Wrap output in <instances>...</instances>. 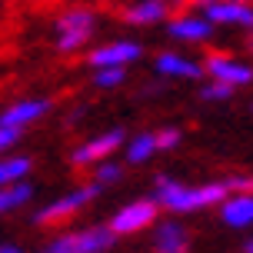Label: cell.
I'll return each mask as SVG.
<instances>
[{
    "instance_id": "d6986e66",
    "label": "cell",
    "mask_w": 253,
    "mask_h": 253,
    "mask_svg": "<svg viewBox=\"0 0 253 253\" xmlns=\"http://www.w3.org/2000/svg\"><path fill=\"white\" fill-rule=\"evenodd\" d=\"M117 84H124V63L100 67V74H97V87H117Z\"/></svg>"
},
{
    "instance_id": "8fae6325",
    "label": "cell",
    "mask_w": 253,
    "mask_h": 253,
    "mask_svg": "<svg viewBox=\"0 0 253 253\" xmlns=\"http://www.w3.org/2000/svg\"><path fill=\"white\" fill-rule=\"evenodd\" d=\"M47 110H50V100H27V103H17L10 110H3V114H0V124L3 126H24V124H30V120L43 117Z\"/></svg>"
},
{
    "instance_id": "7402d4cb",
    "label": "cell",
    "mask_w": 253,
    "mask_h": 253,
    "mask_svg": "<svg viewBox=\"0 0 253 253\" xmlns=\"http://www.w3.org/2000/svg\"><path fill=\"white\" fill-rule=\"evenodd\" d=\"M153 137H157V150H170V147L180 143V130H160V133H153Z\"/></svg>"
},
{
    "instance_id": "ba28073f",
    "label": "cell",
    "mask_w": 253,
    "mask_h": 253,
    "mask_svg": "<svg viewBox=\"0 0 253 253\" xmlns=\"http://www.w3.org/2000/svg\"><path fill=\"white\" fill-rule=\"evenodd\" d=\"M207 70H210L216 80H227L233 87H243V84L253 80V70L247 63H237V60H230V57H220V53H213V57L207 60Z\"/></svg>"
},
{
    "instance_id": "603a6c76",
    "label": "cell",
    "mask_w": 253,
    "mask_h": 253,
    "mask_svg": "<svg viewBox=\"0 0 253 253\" xmlns=\"http://www.w3.org/2000/svg\"><path fill=\"white\" fill-rule=\"evenodd\" d=\"M20 140V126H3L0 124V150H7Z\"/></svg>"
},
{
    "instance_id": "8992f818",
    "label": "cell",
    "mask_w": 253,
    "mask_h": 253,
    "mask_svg": "<svg viewBox=\"0 0 253 253\" xmlns=\"http://www.w3.org/2000/svg\"><path fill=\"white\" fill-rule=\"evenodd\" d=\"M203 13L210 24H240V27H253V7L250 3H237V0H213L203 3Z\"/></svg>"
},
{
    "instance_id": "7a4b0ae2",
    "label": "cell",
    "mask_w": 253,
    "mask_h": 253,
    "mask_svg": "<svg viewBox=\"0 0 253 253\" xmlns=\"http://www.w3.org/2000/svg\"><path fill=\"white\" fill-rule=\"evenodd\" d=\"M114 247V230L110 227H90L80 233H67L60 240L50 243L53 253H97V250H110Z\"/></svg>"
},
{
    "instance_id": "4fadbf2b",
    "label": "cell",
    "mask_w": 253,
    "mask_h": 253,
    "mask_svg": "<svg viewBox=\"0 0 253 253\" xmlns=\"http://www.w3.org/2000/svg\"><path fill=\"white\" fill-rule=\"evenodd\" d=\"M220 216H223V223H230V227H250L253 223V197L247 193V197L227 200Z\"/></svg>"
},
{
    "instance_id": "ffe728a7",
    "label": "cell",
    "mask_w": 253,
    "mask_h": 253,
    "mask_svg": "<svg viewBox=\"0 0 253 253\" xmlns=\"http://www.w3.org/2000/svg\"><path fill=\"white\" fill-rule=\"evenodd\" d=\"M230 93H233V84H227V80H216V84H207V87L200 90L203 100H227Z\"/></svg>"
},
{
    "instance_id": "484cf974",
    "label": "cell",
    "mask_w": 253,
    "mask_h": 253,
    "mask_svg": "<svg viewBox=\"0 0 253 253\" xmlns=\"http://www.w3.org/2000/svg\"><path fill=\"white\" fill-rule=\"evenodd\" d=\"M247 250H250V253H253V240H250V243H247Z\"/></svg>"
},
{
    "instance_id": "3957f363",
    "label": "cell",
    "mask_w": 253,
    "mask_h": 253,
    "mask_svg": "<svg viewBox=\"0 0 253 253\" xmlns=\"http://www.w3.org/2000/svg\"><path fill=\"white\" fill-rule=\"evenodd\" d=\"M57 30H60V40H57V47H60L63 53L77 50V47H84L90 40V34H93V13L90 10H67L57 20Z\"/></svg>"
},
{
    "instance_id": "5b68a950",
    "label": "cell",
    "mask_w": 253,
    "mask_h": 253,
    "mask_svg": "<svg viewBox=\"0 0 253 253\" xmlns=\"http://www.w3.org/2000/svg\"><path fill=\"white\" fill-rule=\"evenodd\" d=\"M157 220V203L153 200H137L124 207L120 213L110 220V230H114V237H133L140 230H147Z\"/></svg>"
},
{
    "instance_id": "d4e9b609",
    "label": "cell",
    "mask_w": 253,
    "mask_h": 253,
    "mask_svg": "<svg viewBox=\"0 0 253 253\" xmlns=\"http://www.w3.org/2000/svg\"><path fill=\"white\" fill-rule=\"evenodd\" d=\"M193 3H200V7H203V3H213V0H193ZM237 3H247V0H237Z\"/></svg>"
},
{
    "instance_id": "e0dca14e",
    "label": "cell",
    "mask_w": 253,
    "mask_h": 253,
    "mask_svg": "<svg viewBox=\"0 0 253 253\" xmlns=\"http://www.w3.org/2000/svg\"><path fill=\"white\" fill-rule=\"evenodd\" d=\"M27 200H30V187H27V183L0 190V213H7V210H13V207H20V203H27Z\"/></svg>"
},
{
    "instance_id": "5bb4252c",
    "label": "cell",
    "mask_w": 253,
    "mask_h": 253,
    "mask_svg": "<svg viewBox=\"0 0 253 253\" xmlns=\"http://www.w3.org/2000/svg\"><path fill=\"white\" fill-rule=\"evenodd\" d=\"M157 70L160 74H173V77H190V80H197L203 74L200 63H190L183 57H177V53H160L157 57Z\"/></svg>"
},
{
    "instance_id": "44dd1931",
    "label": "cell",
    "mask_w": 253,
    "mask_h": 253,
    "mask_svg": "<svg viewBox=\"0 0 253 253\" xmlns=\"http://www.w3.org/2000/svg\"><path fill=\"white\" fill-rule=\"evenodd\" d=\"M124 177V170H120V167H114V164H103L100 170H97V183H117V180Z\"/></svg>"
},
{
    "instance_id": "9c48e42d",
    "label": "cell",
    "mask_w": 253,
    "mask_h": 253,
    "mask_svg": "<svg viewBox=\"0 0 253 253\" xmlns=\"http://www.w3.org/2000/svg\"><path fill=\"white\" fill-rule=\"evenodd\" d=\"M167 13H170V0H140L124 10V20L126 24H157Z\"/></svg>"
},
{
    "instance_id": "ac0fdd59",
    "label": "cell",
    "mask_w": 253,
    "mask_h": 253,
    "mask_svg": "<svg viewBox=\"0 0 253 253\" xmlns=\"http://www.w3.org/2000/svg\"><path fill=\"white\" fill-rule=\"evenodd\" d=\"M27 170H30V160H27V157L3 160V164H0V183H13V180H20Z\"/></svg>"
},
{
    "instance_id": "30bf717a",
    "label": "cell",
    "mask_w": 253,
    "mask_h": 253,
    "mask_svg": "<svg viewBox=\"0 0 253 253\" xmlns=\"http://www.w3.org/2000/svg\"><path fill=\"white\" fill-rule=\"evenodd\" d=\"M140 57V47L137 43H107L100 50H93L87 57L93 67H110V63H130Z\"/></svg>"
},
{
    "instance_id": "2e32d148",
    "label": "cell",
    "mask_w": 253,
    "mask_h": 253,
    "mask_svg": "<svg viewBox=\"0 0 253 253\" xmlns=\"http://www.w3.org/2000/svg\"><path fill=\"white\" fill-rule=\"evenodd\" d=\"M153 150H157V137H153V133H140V137L130 143L126 160H130V164H143V160H147Z\"/></svg>"
},
{
    "instance_id": "6da1fadb",
    "label": "cell",
    "mask_w": 253,
    "mask_h": 253,
    "mask_svg": "<svg viewBox=\"0 0 253 253\" xmlns=\"http://www.w3.org/2000/svg\"><path fill=\"white\" fill-rule=\"evenodd\" d=\"M227 193H230L227 180L223 183H207V187H183V183H173L167 177H157V203H164L167 210H177V213L220 203Z\"/></svg>"
},
{
    "instance_id": "277c9868",
    "label": "cell",
    "mask_w": 253,
    "mask_h": 253,
    "mask_svg": "<svg viewBox=\"0 0 253 253\" xmlns=\"http://www.w3.org/2000/svg\"><path fill=\"white\" fill-rule=\"evenodd\" d=\"M100 193V183H90V187H80L77 193H70V197H63V200L50 203L47 210H40L37 213V223L40 227H57V223H67V220H74V213L84 207V203H90L93 197Z\"/></svg>"
},
{
    "instance_id": "7c38bea8",
    "label": "cell",
    "mask_w": 253,
    "mask_h": 253,
    "mask_svg": "<svg viewBox=\"0 0 253 253\" xmlns=\"http://www.w3.org/2000/svg\"><path fill=\"white\" fill-rule=\"evenodd\" d=\"M187 240H190V233L180 223H164V227H157V250H164V253H180V250H187Z\"/></svg>"
},
{
    "instance_id": "9a60e30c",
    "label": "cell",
    "mask_w": 253,
    "mask_h": 253,
    "mask_svg": "<svg viewBox=\"0 0 253 253\" xmlns=\"http://www.w3.org/2000/svg\"><path fill=\"white\" fill-rule=\"evenodd\" d=\"M170 34L177 40H207L213 30H210V20H197V17H180L170 24Z\"/></svg>"
},
{
    "instance_id": "52a82bcc",
    "label": "cell",
    "mask_w": 253,
    "mask_h": 253,
    "mask_svg": "<svg viewBox=\"0 0 253 253\" xmlns=\"http://www.w3.org/2000/svg\"><path fill=\"white\" fill-rule=\"evenodd\" d=\"M124 130L117 126V130H110V133H103V137L90 140V143H84V147H77L74 150V164L84 167V164H97V160H103V157H110V153L124 143Z\"/></svg>"
},
{
    "instance_id": "cb8c5ba5",
    "label": "cell",
    "mask_w": 253,
    "mask_h": 253,
    "mask_svg": "<svg viewBox=\"0 0 253 253\" xmlns=\"http://www.w3.org/2000/svg\"><path fill=\"white\" fill-rule=\"evenodd\" d=\"M227 187L230 190H253V177H230Z\"/></svg>"
}]
</instances>
